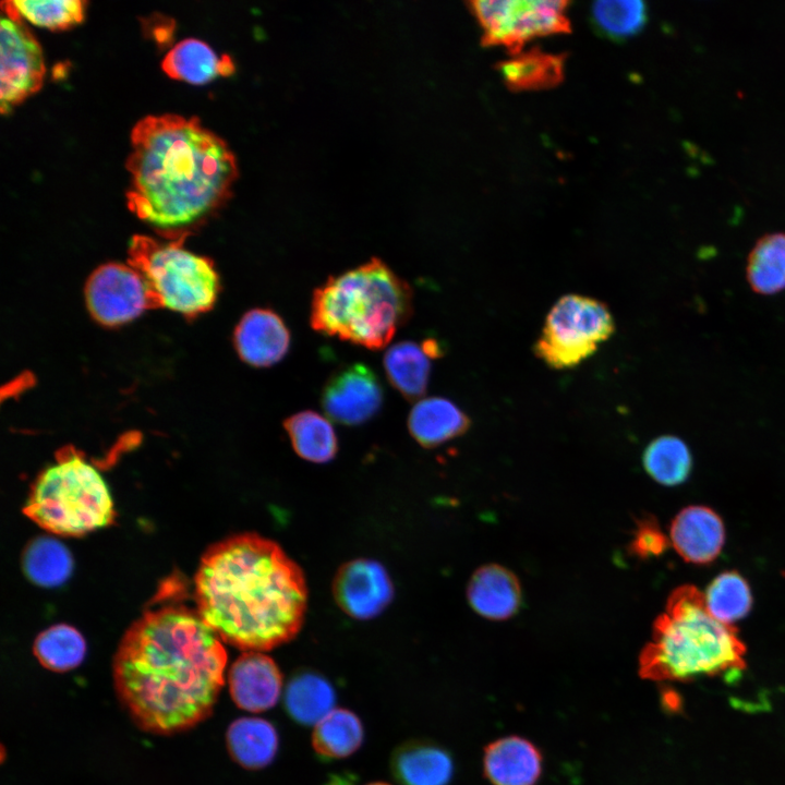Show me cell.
I'll use <instances>...</instances> for the list:
<instances>
[{
	"mask_svg": "<svg viewBox=\"0 0 785 785\" xmlns=\"http://www.w3.org/2000/svg\"><path fill=\"white\" fill-rule=\"evenodd\" d=\"M704 600L709 612L729 625L744 618L752 605L749 584L736 571H725L715 577L704 593Z\"/></svg>",
	"mask_w": 785,
	"mask_h": 785,
	"instance_id": "cell-33",
	"label": "cell"
},
{
	"mask_svg": "<svg viewBox=\"0 0 785 785\" xmlns=\"http://www.w3.org/2000/svg\"><path fill=\"white\" fill-rule=\"evenodd\" d=\"M614 331L615 321L606 304L566 294L550 310L534 353L552 369H570L593 355Z\"/></svg>",
	"mask_w": 785,
	"mask_h": 785,
	"instance_id": "cell-8",
	"label": "cell"
},
{
	"mask_svg": "<svg viewBox=\"0 0 785 785\" xmlns=\"http://www.w3.org/2000/svg\"><path fill=\"white\" fill-rule=\"evenodd\" d=\"M194 597L196 611L221 641L262 652L300 631L307 589L301 568L277 543L243 533L205 553Z\"/></svg>",
	"mask_w": 785,
	"mask_h": 785,
	"instance_id": "cell-3",
	"label": "cell"
},
{
	"mask_svg": "<svg viewBox=\"0 0 785 785\" xmlns=\"http://www.w3.org/2000/svg\"><path fill=\"white\" fill-rule=\"evenodd\" d=\"M363 737L359 716L350 710L336 708L314 726L312 746L323 758L342 759L360 748Z\"/></svg>",
	"mask_w": 785,
	"mask_h": 785,
	"instance_id": "cell-27",
	"label": "cell"
},
{
	"mask_svg": "<svg viewBox=\"0 0 785 785\" xmlns=\"http://www.w3.org/2000/svg\"><path fill=\"white\" fill-rule=\"evenodd\" d=\"M228 684L231 698L240 709L258 713L277 704L282 691V674L271 657L249 651L230 667Z\"/></svg>",
	"mask_w": 785,
	"mask_h": 785,
	"instance_id": "cell-15",
	"label": "cell"
},
{
	"mask_svg": "<svg viewBox=\"0 0 785 785\" xmlns=\"http://www.w3.org/2000/svg\"><path fill=\"white\" fill-rule=\"evenodd\" d=\"M86 652L82 635L68 625H56L43 631L35 640L34 653L43 666L55 672H67L78 666Z\"/></svg>",
	"mask_w": 785,
	"mask_h": 785,
	"instance_id": "cell-32",
	"label": "cell"
},
{
	"mask_svg": "<svg viewBox=\"0 0 785 785\" xmlns=\"http://www.w3.org/2000/svg\"><path fill=\"white\" fill-rule=\"evenodd\" d=\"M161 68L171 78L196 85L234 72L229 56L218 57L207 44L193 38L178 43L164 58Z\"/></svg>",
	"mask_w": 785,
	"mask_h": 785,
	"instance_id": "cell-22",
	"label": "cell"
},
{
	"mask_svg": "<svg viewBox=\"0 0 785 785\" xmlns=\"http://www.w3.org/2000/svg\"><path fill=\"white\" fill-rule=\"evenodd\" d=\"M366 785H390V784L385 783V782H373V783H370V784H366Z\"/></svg>",
	"mask_w": 785,
	"mask_h": 785,
	"instance_id": "cell-36",
	"label": "cell"
},
{
	"mask_svg": "<svg viewBox=\"0 0 785 785\" xmlns=\"http://www.w3.org/2000/svg\"><path fill=\"white\" fill-rule=\"evenodd\" d=\"M283 704L288 715L302 725H316L336 704L331 684L313 672L295 674L287 684Z\"/></svg>",
	"mask_w": 785,
	"mask_h": 785,
	"instance_id": "cell-24",
	"label": "cell"
},
{
	"mask_svg": "<svg viewBox=\"0 0 785 785\" xmlns=\"http://www.w3.org/2000/svg\"><path fill=\"white\" fill-rule=\"evenodd\" d=\"M413 312V291L385 262H369L329 277L313 292L315 331L371 350L386 347Z\"/></svg>",
	"mask_w": 785,
	"mask_h": 785,
	"instance_id": "cell-5",
	"label": "cell"
},
{
	"mask_svg": "<svg viewBox=\"0 0 785 785\" xmlns=\"http://www.w3.org/2000/svg\"><path fill=\"white\" fill-rule=\"evenodd\" d=\"M0 47V110L5 114L40 89L46 69L39 43L19 17L2 15Z\"/></svg>",
	"mask_w": 785,
	"mask_h": 785,
	"instance_id": "cell-10",
	"label": "cell"
},
{
	"mask_svg": "<svg viewBox=\"0 0 785 785\" xmlns=\"http://www.w3.org/2000/svg\"><path fill=\"white\" fill-rule=\"evenodd\" d=\"M483 766L493 785H535L542 772V757L529 740L508 736L486 747Z\"/></svg>",
	"mask_w": 785,
	"mask_h": 785,
	"instance_id": "cell-18",
	"label": "cell"
},
{
	"mask_svg": "<svg viewBox=\"0 0 785 785\" xmlns=\"http://www.w3.org/2000/svg\"><path fill=\"white\" fill-rule=\"evenodd\" d=\"M669 541L678 555L688 563L704 565L713 561L725 542V528L720 516L705 506H688L673 519Z\"/></svg>",
	"mask_w": 785,
	"mask_h": 785,
	"instance_id": "cell-16",
	"label": "cell"
},
{
	"mask_svg": "<svg viewBox=\"0 0 785 785\" xmlns=\"http://www.w3.org/2000/svg\"><path fill=\"white\" fill-rule=\"evenodd\" d=\"M440 355L442 347L435 339L399 341L384 355L387 379L406 399L419 400L427 389L432 361Z\"/></svg>",
	"mask_w": 785,
	"mask_h": 785,
	"instance_id": "cell-17",
	"label": "cell"
},
{
	"mask_svg": "<svg viewBox=\"0 0 785 785\" xmlns=\"http://www.w3.org/2000/svg\"><path fill=\"white\" fill-rule=\"evenodd\" d=\"M668 541L652 518H644L637 526L631 551L642 558L659 556L667 550Z\"/></svg>",
	"mask_w": 785,
	"mask_h": 785,
	"instance_id": "cell-35",
	"label": "cell"
},
{
	"mask_svg": "<svg viewBox=\"0 0 785 785\" xmlns=\"http://www.w3.org/2000/svg\"><path fill=\"white\" fill-rule=\"evenodd\" d=\"M226 737L230 756L244 769H264L278 752V733L270 722L261 717L233 721Z\"/></svg>",
	"mask_w": 785,
	"mask_h": 785,
	"instance_id": "cell-23",
	"label": "cell"
},
{
	"mask_svg": "<svg viewBox=\"0 0 785 785\" xmlns=\"http://www.w3.org/2000/svg\"><path fill=\"white\" fill-rule=\"evenodd\" d=\"M183 241L161 243L134 235L129 244V264L145 280L155 307L193 316L214 306L220 280L213 263L185 250Z\"/></svg>",
	"mask_w": 785,
	"mask_h": 785,
	"instance_id": "cell-7",
	"label": "cell"
},
{
	"mask_svg": "<svg viewBox=\"0 0 785 785\" xmlns=\"http://www.w3.org/2000/svg\"><path fill=\"white\" fill-rule=\"evenodd\" d=\"M233 343L240 359L255 367H269L288 353L291 334L282 317L273 309L255 307L238 322Z\"/></svg>",
	"mask_w": 785,
	"mask_h": 785,
	"instance_id": "cell-14",
	"label": "cell"
},
{
	"mask_svg": "<svg viewBox=\"0 0 785 785\" xmlns=\"http://www.w3.org/2000/svg\"><path fill=\"white\" fill-rule=\"evenodd\" d=\"M642 462L648 474L656 482L674 486L690 474L692 456L687 444L674 435H662L644 449Z\"/></svg>",
	"mask_w": 785,
	"mask_h": 785,
	"instance_id": "cell-29",
	"label": "cell"
},
{
	"mask_svg": "<svg viewBox=\"0 0 785 785\" xmlns=\"http://www.w3.org/2000/svg\"><path fill=\"white\" fill-rule=\"evenodd\" d=\"M391 773L401 785H447L454 773L449 753L427 741H408L395 749Z\"/></svg>",
	"mask_w": 785,
	"mask_h": 785,
	"instance_id": "cell-20",
	"label": "cell"
},
{
	"mask_svg": "<svg viewBox=\"0 0 785 785\" xmlns=\"http://www.w3.org/2000/svg\"><path fill=\"white\" fill-rule=\"evenodd\" d=\"M89 313L100 324L118 326L155 307L141 274L131 265L108 263L93 271L86 282Z\"/></svg>",
	"mask_w": 785,
	"mask_h": 785,
	"instance_id": "cell-11",
	"label": "cell"
},
{
	"mask_svg": "<svg viewBox=\"0 0 785 785\" xmlns=\"http://www.w3.org/2000/svg\"><path fill=\"white\" fill-rule=\"evenodd\" d=\"M86 1L82 0H12L2 1V11L11 17L51 31L70 28L84 20Z\"/></svg>",
	"mask_w": 785,
	"mask_h": 785,
	"instance_id": "cell-30",
	"label": "cell"
},
{
	"mask_svg": "<svg viewBox=\"0 0 785 785\" xmlns=\"http://www.w3.org/2000/svg\"><path fill=\"white\" fill-rule=\"evenodd\" d=\"M498 70L506 84L516 90L544 88L563 78L564 60L557 55L532 50L516 53L502 62Z\"/></svg>",
	"mask_w": 785,
	"mask_h": 785,
	"instance_id": "cell-28",
	"label": "cell"
},
{
	"mask_svg": "<svg viewBox=\"0 0 785 785\" xmlns=\"http://www.w3.org/2000/svg\"><path fill=\"white\" fill-rule=\"evenodd\" d=\"M24 512L43 529L61 535H81L114 518L102 476L71 447L37 478Z\"/></svg>",
	"mask_w": 785,
	"mask_h": 785,
	"instance_id": "cell-6",
	"label": "cell"
},
{
	"mask_svg": "<svg viewBox=\"0 0 785 785\" xmlns=\"http://www.w3.org/2000/svg\"><path fill=\"white\" fill-rule=\"evenodd\" d=\"M384 390L376 373L353 363L337 370L325 383L321 404L327 416L343 425H359L382 408Z\"/></svg>",
	"mask_w": 785,
	"mask_h": 785,
	"instance_id": "cell-12",
	"label": "cell"
},
{
	"mask_svg": "<svg viewBox=\"0 0 785 785\" xmlns=\"http://www.w3.org/2000/svg\"><path fill=\"white\" fill-rule=\"evenodd\" d=\"M408 427L420 445L430 448L466 433L470 427V419L451 400L428 397L418 400L412 407Z\"/></svg>",
	"mask_w": 785,
	"mask_h": 785,
	"instance_id": "cell-21",
	"label": "cell"
},
{
	"mask_svg": "<svg viewBox=\"0 0 785 785\" xmlns=\"http://www.w3.org/2000/svg\"><path fill=\"white\" fill-rule=\"evenodd\" d=\"M227 652L197 611L168 604L146 612L113 659L118 698L145 732L171 735L207 718L225 683Z\"/></svg>",
	"mask_w": 785,
	"mask_h": 785,
	"instance_id": "cell-1",
	"label": "cell"
},
{
	"mask_svg": "<svg viewBox=\"0 0 785 785\" xmlns=\"http://www.w3.org/2000/svg\"><path fill=\"white\" fill-rule=\"evenodd\" d=\"M333 591L341 609L357 619L378 615L390 603L394 593L385 568L371 559H354L341 566Z\"/></svg>",
	"mask_w": 785,
	"mask_h": 785,
	"instance_id": "cell-13",
	"label": "cell"
},
{
	"mask_svg": "<svg viewBox=\"0 0 785 785\" xmlns=\"http://www.w3.org/2000/svg\"><path fill=\"white\" fill-rule=\"evenodd\" d=\"M294 451L303 459L323 463L337 452V436L331 423L312 410L297 412L283 422Z\"/></svg>",
	"mask_w": 785,
	"mask_h": 785,
	"instance_id": "cell-26",
	"label": "cell"
},
{
	"mask_svg": "<svg viewBox=\"0 0 785 785\" xmlns=\"http://www.w3.org/2000/svg\"><path fill=\"white\" fill-rule=\"evenodd\" d=\"M596 27L609 37L625 38L639 33L645 25L647 5L640 0H602L592 4Z\"/></svg>",
	"mask_w": 785,
	"mask_h": 785,
	"instance_id": "cell-34",
	"label": "cell"
},
{
	"mask_svg": "<svg viewBox=\"0 0 785 785\" xmlns=\"http://www.w3.org/2000/svg\"><path fill=\"white\" fill-rule=\"evenodd\" d=\"M471 607L488 619H507L519 608L521 589L517 577L499 565L479 568L468 585Z\"/></svg>",
	"mask_w": 785,
	"mask_h": 785,
	"instance_id": "cell-19",
	"label": "cell"
},
{
	"mask_svg": "<svg viewBox=\"0 0 785 785\" xmlns=\"http://www.w3.org/2000/svg\"><path fill=\"white\" fill-rule=\"evenodd\" d=\"M129 209L181 239L220 209L239 170L227 143L195 117L146 116L131 132Z\"/></svg>",
	"mask_w": 785,
	"mask_h": 785,
	"instance_id": "cell-2",
	"label": "cell"
},
{
	"mask_svg": "<svg viewBox=\"0 0 785 785\" xmlns=\"http://www.w3.org/2000/svg\"><path fill=\"white\" fill-rule=\"evenodd\" d=\"M69 550L56 539L40 536L31 542L23 556L26 576L41 587L63 583L72 571Z\"/></svg>",
	"mask_w": 785,
	"mask_h": 785,
	"instance_id": "cell-31",
	"label": "cell"
},
{
	"mask_svg": "<svg viewBox=\"0 0 785 785\" xmlns=\"http://www.w3.org/2000/svg\"><path fill=\"white\" fill-rule=\"evenodd\" d=\"M470 7L482 26V43L505 46L515 55L530 39L566 33L570 27L567 1L481 0Z\"/></svg>",
	"mask_w": 785,
	"mask_h": 785,
	"instance_id": "cell-9",
	"label": "cell"
},
{
	"mask_svg": "<svg viewBox=\"0 0 785 785\" xmlns=\"http://www.w3.org/2000/svg\"><path fill=\"white\" fill-rule=\"evenodd\" d=\"M746 279L761 295L785 290V232L766 233L756 241L747 257Z\"/></svg>",
	"mask_w": 785,
	"mask_h": 785,
	"instance_id": "cell-25",
	"label": "cell"
},
{
	"mask_svg": "<svg viewBox=\"0 0 785 785\" xmlns=\"http://www.w3.org/2000/svg\"><path fill=\"white\" fill-rule=\"evenodd\" d=\"M746 645L737 629L716 619L704 593L692 584L676 588L653 624L639 656V673L651 680L687 681L745 667Z\"/></svg>",
	"mask_w": 785,
	"mask_h": 785,
	"instance_id": "cell-4",
	"label": "cell"
}]
</instances>
